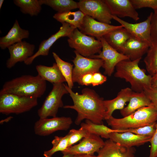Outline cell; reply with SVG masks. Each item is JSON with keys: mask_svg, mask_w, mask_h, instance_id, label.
<instances>
[{"mask_svg": "<svg viewBox=\"0 0 157 157\" xmlns=\"http://www.w3.org/2000/svg\"><path fill=\"white\" fill-rule=\"evenodd\" d=\"M74 157H97L94 155L79 154L74 155Z\"/></svg>", "mask_w": 157, "mask_h": 157, "instance_id": "cell-42", "label": "cell"}, {"mask_svg": "<svg viewBox=\"0 0 157 157\" xmlns=\"http://www.w3.org/2000/svg\"><path fill=\"white\" fill-rule=\"evenodd\" d=\"M29 34V31L22 28L18 21L16 20L7 34L0 38V48L2 49L8 48L14 44L22 41L23 39L28 38Z\"/></svg>", "mask_w": 157, "mask_h": 157, "instance_id": "cell-22", "label": "cell"}, {"mask_svg": "<svg viewBox=\"0 0 157 157\" xmlns=\"http://www.w3.org/2000/svg\"><path fill=\"white\" fill-rule=\"evenodd\" d=\"M52 90L38 110L40 119L56 117L59 108L63 107V96L68 93L63 83L53 84Z\"/></svg>", "mask_w": 157, "mask_h": 157, "instance_id": "cell-7", "label": "cell"}, {"mask_svg": "<svg viewBox=\"0 0 157 157\" xmlns=\"http://www.w3.org/2000/svg\"><path fill=\"white\" fill-rule=\"evenodd\" d=\"M131 37L122 27L110 32L103 37L110 46L119 52L125 43Z\"/></svg>", "mask_w": 157, "mask_h": 157, "instance_id": "cell-25", "label": "cell"}, {"mask_svg": "<svg viewBox=\"0 0 157 157\" xmlns=\"http://www.w3.org/2000/svg\"><path fill=\"white\" fill-rule=\"evenodd\" d=\"M40 4L51 8L57 13L78 8V2L72 0H39Z\"/></svg>", "mask_w": 157, "mask_h": 157, "instance_id": "cell-27", "label": "cell"}, {"mask_svg": "<svg viewBox=\"0 0 157 157\" xmlns=\"http://www.w3.org/2000/svg\"><path fill=\"white\" fill-rule=\"evenodd\" d=\"M156 126L155 132L149 141L151 148L149 157H157V123Z\"/></svg>", "mask_w": 157, "mask_h": 157, "instance_id": "cell-38", "label": "cell"}, {"mask_svg": "<svg viewBox=\"0 0 157 157\" xmlns=\"http://www.w3.org/2000/svg\"><path fill=\"white\" fill-rule=\"evenodd\" d=\"M65 86L73 100V105H65V108L74 110L77 113L75 123L79 125L84 119L88 120L97 124H103L105 119L106 109L103 98L101 97L93 90L83 89L82 94L74 92L67 85Z\"/></svg>", "mask_w": 157, "mask_h": 157, "instance_id": "cell-1", "label": "cell"}, {"mask_svg": "<svg viewBox=\"0 0 157 157\" xmlns=\"http://www.w3.org/2000/svg\"><path fill=\"white\" fill-rule=\"evenodd\" d=\"M4 1V0H0V9L1 8L2 4Z\"/></svg>", "mask_w": 157, "mask_h": 157, "instance_id": "cell-44", "label": "cell"}, {"mask_svg": "<svg viewBox=\"0 0 157 157\" xmlns=\"http://www.w3.org/2000/svg\"><path fill=\"white\" fill-rule=\"evenodd\" d=\"M144 92L152 105L157 110V88L151 87L145 89Z\"/></svg>", "mask_w": 157, "mask_h": 157, "instance_id": "cell-37", "label": "cell"}, {"mask_svg": "<svg viewBox=\"0 0 157 157\" xmlns=\"http://www.w3.org/2000/svg\"><path fill=\"white\" fill-rule=\"evenodd\" d=\"M85 15L82 11L79 10L75 12L69 11L57 13L54 15L53 17L61 23H67L79 28L82 24Z\"/></svg>", "mask_w": 157, "mask_h": 157, "instance_id": "cell-26", "label": "cell"}, {"mask_svg": "<svg viewBox=\"0 0 157 157\" xmlns=\"http://www.w3.org/2000/svg\"><path fill=\"white\" fill-rule=\"evenodd\" d=\"M46 87V81L38 75H24L4 83L0 94L9 93L38 98L44 94Z\"/></svg>", "mask_w": 157, "mask_h": 157, "instance_id": "cell-2", "label": "cell"}, {"mask_svg": "<svg viewBox=\"0 0 157 157\" xmlns=\"http://www.w3.org/2000/svg\"><path fill=\"white\" fill-rule=\"evenodd\" d=\"M152 137L141 136L128 132H113L109 138L119 146L126 147L140 146L149 142Z\"/></svg>", "mask_w": 157, "mask_h": 157, "instance_id": "cell-18", "label": "cell"}, {"mask_svg": "<svg viewBox=\"0 0 157 157\" xmlns=\"http://www.w3.org/2000/svg\"><path fill=\"white\" fill-rule=\"evenodd\" d=\"M141 59L123 60L116 66L115 77L124 79L129 82L134 92H140L151 87L152 76L146 74V70L138 65Z\"/></svg>", "mask_w": 157, "mask_h": 157, "instance_id": "cell-3", "label": "cell"}, {"mask_svg": "<svg viewBox=\"0 0 157 157\" xmlns=\"http://www.w3.org/2000/svg\"><path fill=\"white\" fill-rule=\"evenodd\" d=\"M68 133L64 137L55 136L51 142L52 147L50 150L45 151L43 153L44 157H52L57 152L63 151L68 148L69 138Z\"/></svg>", "mask_w": 157, "mask_h": 157, "instance_id": "cell-32", "label": "cell"}, {"mask_svg": "<svg viewBox=\"0 0 157 157\" xmlns=\"http://www.w3.org/2000/svg\"><path fill=\"white\" fill-rule=\"evenodd\" d=\"M136 9L149 8L157 11V0H130Z\"/></svg>", "mask_w": 157, "mask_h": 157, "instance_id": "cell-35", "label": "cell"}, {"mask_svg": "<svg viewBox=\"0 0 157 157\" xmlns=\"http://www.w3.org/2000/svg\"><path fill=\"white\" fill-rule=\"evenodd\" d=\"M75 56L72 60L74 67L72 72L73 83H78L83 75L90 72H99L103 64L100 59L84 57L74 51Z\"/></svg>", "mask_w": 157, "mask_h": 157, "instance_id": "cell-11", "label": "cell"}, {"mask_svg": "<svg viewBox=\"0 0 157 157\" xmlns=\"http://www.w3.org/2000/svg\"><path fill=\"white\" fill-rule=\"evenodd\" d=\"M122 27L121 25L114 26L101 22L85 15L78 29L83 33L99 40L110 32Z\"/></svg>", "mask_w": 157, "mask_h": 157, "instance_id": "cell-15", "label": "cell"}, {"mask_svg": "<svg viewBox=\"0 0 157 157\" xmlns=\"http://www.w3.org/2000/svg\"><path fill=\"white\" fill-rule=\"evenodd\" d=\"M13 2L22 13L31 16L38 15L41 10L42 5L39 0H14Z\"/></svg>", "mask_w": 157, "mask_h": 157, "instance_id": "cell-28", "label": "cell"}, {"mask_svg": "<svg viewBox=\"0 0 157 157\" xmlns=\"http://www.w3.org/2000/svg\"><path fill=\"white\" fill-rule=\"evenodd\" d=\"M133 147L119 146L109 139L104 142V146L97 152V157H136Z\"/></svg>", "mask_w": 157, "mask_h": 157, "instance_id": "cell-19", "label": "cell"}, {"mask_svg": "<svg viewBox=\"0 0 157 157\" xmlns=\"http://www.w3.org/2000/svg\"><path fill=\"white\" fill-rule=\"evenodd\" d=\"M128 105L120 110L123 117L127 116L138 109L146 106H153L144 91L133 92Z\"/></svg>", "mask_w": 157, "mask_h": 157, "instance_id": "cell-23", "label": "cell"}, {"mask_svg": "<svg viewBox=\"0 0 157 157\" xmlns=\"http://www.w3.org/2000/svg\"><path fill=\"white\" fill-rule=\"evenodd\" d=\"M78 5L79 10L86 15L99 22L111 24L112 15L105 0H81Z\"/></svg>", "mask_w": 157, "mask_h": 157, "instance_id": "cell-8", "label": "cell"}, {"mask_svg": "<svg viewBox=\"0 0 157 157\" xmlns=\"http://www.w3.org/2000/svg\"><path fill=\"white\" fill-rule=\"evenodd\" d=\"M150 37L152 45L157 44V11L152 13L150 21Z\"/></svg>", "mask_w": 157, "mask_h": 157, "instance_id": "cell-36", "label": "cell"}, {"mask_svg": "<svg viewBox=\"0 0 157 157\" xmlns=\"http://www.w3.org/2000/svg\"><path fill=\"white\" fill-rule=\"evenodd\" d=\"M151 85L152 87L157 88V74L152 76Z\"/></svg>", "mask_w": 157, "mask_h": 157, "instance_id": "cell-41", "label": "cell"}, {"mask_svg": "<svg viewBox=\"0 0 157 157\" xmlns=\"http://www.w3.org/2000/svg\"><path fill=\"white\" fill-rule=\"evenodd\" d=\"M59 30L48 38L42 41L40 43L37 51L24 62L25 64H31L35 59L40 56L48 55L50 49L53 44L60 38L70 36L75 29L74 26L67 23H63Z\"/></svg>", "mask_w": 157, "mask_h": 157, "instance_id": "cell-14", "label": "cell"}, {"mask_svg": "<svg viewBox=\"0 0 157 157\" xmlns=\"http://www.w3.org/2000/svg\"><path fill=\"white\" fill-rule=\"evenodd\" d=\"M157 122L153 124L138 128L121 130H114V132L124 133L128 132L141 136L152 137L156 129Z\"/></svg>", "mask_w": 157, "mask_h": 157, "instance_id": "cell-33", "label": "cell"}, {"mask_svg": "<svg viewBox=\"0 0 157 157\" xmlns=\"http://www.w3.org/2000/svg\"><path fill=\"white\" fill-rule=\"evenodd\" d=\"M81 126L86 129L90 133L107 139L109 138V133L114 132V129L103 124H96L88 120H86L85 122L81 123Z\"/></svg>", "mask_w": 157, "mask_h": 157, "instance_id": "cell-30", "label": "cell"}, {"mask_svg": "<svg viewBox=\"0 0 157 157\" xmlns=\"http://www.w3.org/2000/svg\"><path fill=\"white\" fill-rule=\"evenodd\" d=\"M99 40L102 44L101 51L98 55H94L89 58L102 59L103 61L102 67L104 69V74L110 76L117 64L123 60L129 59L126 56L112 47L103 37L101 38Z\"/></svg>", "mask_w": 157, "mask_h": 157, "instance_id": "cell-9", "label": "cell"}, {"mask_svg": "<svg viewBox=\"0 0 157 157\" xmlns=\"http://www.w3.org/2000/svg\"><path fill=\"white\" fill-rule=\"evenodd\" d=\"M146 69L152 76L157 74V44L150 47L144 59Z\"/></svg>", "mask_w": 157, "mask_h": 157, "instance_id": "cell-31", "label": "cell"}, {"mask_svg": "<svg viewBox=\"0 0 157 157\" xmlns=\"http://www.w3.org/2000/svg\"><path fill=\"white\" fill-rule=\"evenodd\" d=\"M106 121L114 130L140 128L157 122V110L153 106L144 107L122 118H115L112 116Z\"/></svg>", "mask_w": 157, "mask_h": 157, "instance_id": "cell-4", "label": "cell"}, {"mask_svg": "<svg viewBox=\"0 0 157 157\" xmlns=\"http://www.w3.org/2000/svg\"><path fill=\"white\" fill-rule=\"evenodd\" d=\"M93 72L89 73L83 75L80 78L78 83L82 85H92Z\"/></svg>", "mask_w": 157, "mask_h": 157, "instance_id": "cell-40", "label": "cell"}, {"mask_svg": "<svg viewBox=\"0 0 157 157\" xmlns=\"http://www.w3.org/2000/svg\"><path fill=\"white\" fill-rule=\"evenodd\" d=\"M104 142L100 136L90 133L78 144L68 147L61 152L63 154H69L74 155H94L103 147Z\"/></svg>", "mask_w": 157, "mask_h": 157, "instance_id": "cell-13", "label": "cell"}, {"mask_svg": "<svg viewBox=\"0 0 157 157\" xmlns=\"http://www.w3.org/2000/svg\"><path fill=\"white\" fill-rule=\"evenodd\" d=\"M68 133L69 136L68 148L71 147L90 134L87 130L82 127H81L78 129H72L69 131Z\"/></svg>", "mask_w": 157, "mask_h": 157, "instance_id": "cell-34", "label": "cell"}, {"mask_svg": "<svg viewBox=\"0 0 157 157\" xmlns=\"http://www.w3.org/2000/svg\"><path fill=\"white\" fill-rule=\"evenodd\" d=\"M112 15L119 18L128 17L135 21L139 15L130 0H105Z\"/></svg>", "mask_w": 157, "mask_h": 157, "instance_id": "cell-17", "label": "cell"}, {"mask_svg": "<svg viewBox=\"0 0 157 157\" xmlns=\"http://www.w3.org/2000/svg\"><path fill=\"white\" fill-rule=\"evenodd\" d=\"M38 98L9 94H0V113L8 115L28 111L38 105Z\"/></svg>", "mask_w": 157, "mask_h": 157, "instance_id": "cell-5", "label": "cell"}, {"mask_svg": "<svg viewBox=\"0 0 157 157\" xmlns=\"http://www.w3.org/2000/svg\"><path fill=\"white\" fill-rule=\"evenodd\" d=\"M69 46L81 55L90 58L101 51L102 44L100 40L82 33L78 28L74 29L68 37Z\"/></svg>", "mask_w": 157, "mask_h": 157, "instance_id": "cell-6", "label": "cell"}, {"mask_svg": "<svg viewBox=\"0 0 157 157\" xmlns=\"http://www.w3.org/2000/svg\"><path fill=\"white\" fill-rule=\"evenodd\" d=\"M63 154V156L62 157H74V155L69 154Z\"/></svg>", "mask_w": 157, "mask_h": 157, "instance_id": "cell-43", "label": "cell"}, {"mask_svg": "<svg viewBox=\"0 0 157 157\" xmlns=\"http://www.w3.org/2000/svg\"><path fill=\"white\" fill-rule=\"evenodd\" d=\"M72 123V118L69 117L40 119L35 124L34 131L38 135L47 136L58 131L67 130Z\"/></svg>", "mask_w": 157, "mask_h": 157, "instance_id": "cell-10", "label": "cell"}, {"mask_svg": "<svg viewBox=\"0 0 157 157\" xmlns=\"http://www.w3.org/2000/svg\"><path fill=\"white\" fill-rule=\"evenodd\" d=\"M38 75L43 80L53 84L62 83L66 82L56 63L51 66L39 65L36 66Z\"/></svg>", "mask_w": 157, "mask_h": 157, "instance_id": "cell-24", "label": "cell"}, {"mask_svg": "<svg viewBox=\"0 0 157 157\" xmlns=\"http://www.w3.org/2000/svg\"><path fill=\"white\" fill-rule=\"evenodd\" d=\"M152 13L144 21L135 24L129 23L115 16L112 17L113 19L122 25L132 37L145 43L150 47L152 45L150 37V21Z\"/></svg>", "mask_w": 157, "mask_h": 157, "instance_id": "cell-12", "label": "cell"}, {"mask_svg": "<svg viewBox=\"0 0 157 157\" xmlns=\"http://www.w3.org/2000/svg\"><path fill=\"white\" fill-rule=\"evenodd\" d=\"M107 80V77L99 72H94L92 85L95 86L101 85L105 82Z\"/></svg>", "mask_w": 157, "mask_h": 157, "instance_id": "cell-39", "label": "cell"}, {"mask_svg": "<svg viewBox=\"0 0 157 157\" xmlns=\"http://www.w3.org/2000/svg\"><path fill=\"white\" fill-rule=\"evenodd\" d=\"M52 55L62 75L65 78L68 87L72 89L74 86L72 80V72L74 65L62 59L55 52H52Z\"/></svg>", "mask_w": 157, "mask_h": 157, "instance_id": "cell-29", "label": "cell"}, {"mask_svg": "<svg viewBox=\"0 0 157 157\" xmlns=\"http://www.w3.org/2000/svg\"><path fill=\"white\" fill-rule=\"evenodd\" d=\"M149 47L147 44L131 37L125 43L119 52L126 56L131 60H134L141 59Z\"/></svg>", "mask_w": 157, "mask_h": 157, "instance_id": "cell-20", "label": "cell"}, {"mask_svg": "<svg viewBox=\"0 0 157 157\" xmlns=\"http://www.w3.org/2000/svg\"><path fill=\"white\" fill-rule=\"evenodd\" d=\"M10 54L6 66L11 68L19 62H24L34 54L35 46L25 41L14 44L8 48Z\"/></svg>", "mask_w": 157, "mask_h": 157, "instance_id": "cell-16", "label": "cell"}, {"mask_svg": "<svg viewBox=\"0 0 157 157\" xmlns=\"http://www.w3.org/2000/svg\"><path fill=\"white\" fill-rule=\"evenodd\" d=\"M133 92L129 88H125L121 89L114 99L104 100V104L106 109L105 119L106 120L112 116L115 110H121L123 109L126 103L129 102Z\"/></svg>", "mask_w": 157, "mask_h": 157, "instance_id": "cell-21", "label": "cell"}]
</instances>
